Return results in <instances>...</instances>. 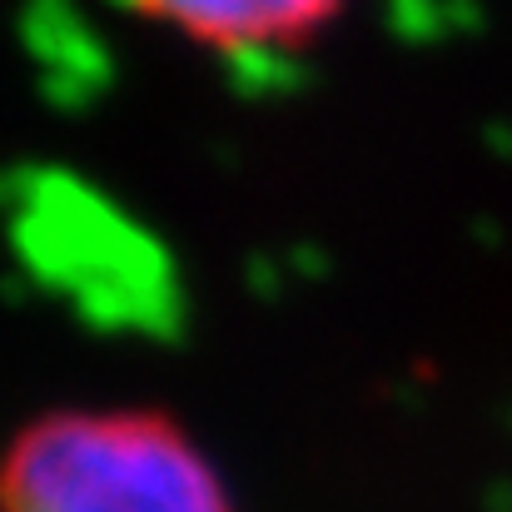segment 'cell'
<instances>
[{"label":"cell","mask_w":512,"mask_h":512,"mask_svg":"<svg viewBox=\"0 0 512 512\" xmlns=\"http://www.w3.org/2000/svg\"><path fill=\"white\" fill-rule=\"evenodd\" d=\"M5 512H234L209 453L160 408H50L5 453Z\"/></svg>","instance_id":"obj_1"},{"label":"cell","mask_w":512,"mask_h":512,"mask_svg":"<svg viewBox=\"0 0 512 512\" xmlns=\"http://www.w3.org/2000/svg\"><path fill=\"white\" fill-rule=\"evenodd\" d=\"M150 25L219 55L299 50L334 25L348 0H120Z\"/></svg>","instance_id":"obj_2"}]
</instances>
